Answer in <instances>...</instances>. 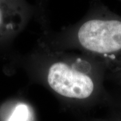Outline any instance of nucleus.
<instances>
[{"label":"nucleus","instance_id":"f257e3e1","mask_svg":"<svg viewBox=\"0 0 121 121\" xmlns=\"http://www.w3.org/2000/svg\"><path fill=\"white\" fill-rule=\"evenodd\" d=\"M80 44L102 55L110 63L121 64V17L110 15L105 19L88 20L78 31Z\"/></svg>","mask_w":121,"mask_h":121},{"label":"nucleus","instance_id":"f03ea898","mask_svg":"<svg viewBox=\"0 0 121 121\" xmlns=\"http://www.w3.org/2000/svg\"><path fill=\"white\" fill-rule=\"evenodd\" d=\"M48 82L53 90L67 98L86 99L94 90V83L89 75L71 69L63 62L55 63L51 66Z\"/></svg>","mask_w":121,"mask_h":121},{"label":"nucleus","instance_id":"7ed1b4c3","mask_svg":"<svg viewBox=\"0 0 121 121\" xmlns=\"http://www.w3.org/2000/svg\"><path fill=\"white\" fill-rule=\"evenodd\" d=\"M28 109L24 104H20L16 107L8 121H27Z\"/></svg>","mask_w":121,"mask_h":121},{"label":"nucleus","instance_id":"20e7f679","mask_svg":"<svg viewBox=\"0 0 121 121\" xmlns=\"http://www.w3.org/2000/svg\"><path fill=\"white\" fill-rule=\"evenodd\" d=\"M1 20H2V13H1V10H0V24L1 22Z\"/></svg>","mask_w":121,"mask_h":121}]
</instances>
